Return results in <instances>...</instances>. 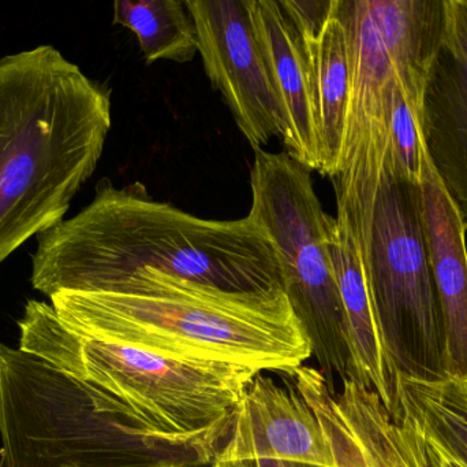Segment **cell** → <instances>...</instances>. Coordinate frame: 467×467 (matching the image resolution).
<instances>
[{
  "instance_id": "7a4b0ae2",
  "label": "cell",
  "mask_w": 467,
  "mask_h": 467,
  "mask_svg": "<svg viewBox=\"0 0 467 467\" xmlns=\"http://www.w3.org/2000/svg\"><path fill=\"white\" fill-rule=\"evenodd\" d=\"M49 299L74 334L177 361L294 376L312 356L283 288L232 292L144 269L104 292Z\"/></svg>"
},
{
  "instance_id": "ffe728a7",
  "label": "cell",
  "mask_w": 467,
  "mask_h": 467,
  "mask_svg": "<svg viewBox=\"0 0 467 467\" xmlns=\"http://www.w3.org/2000/svg\"><path fill=\"white\" fill-rule=\"evenodd\" d=\"M254 467H328L310 465V463L291 462V461L279 460H257L254 461Z\"/></svg>"
},
{
  "instance_id": "44dd1931",
  "label": "cell",
  "mask_w": 467,
  "mask_h": 467,
  "mask_svg": "<svg viewBox=\"0 0 467 467\" xmlns=\"http://www.w3.org/2000/svg\"><path fill=\"white\" fill-rule=\"evenodd\" d=\"M213 467H254L253 462H213Z\"/></svg>"
},
{
  "instance_id": "8fae6325",
  "label": "cell",
  "mask_w": 467,
  "mask_h": 467,
  "mask_svg": "<svg viewBox=\"0 0 467 467\" xmlns=\"http://www.w3.org/2000/svg\"><path fill=\"white\" fill-rule=\"evenodd\" d=\"M422 133L467 229V16L461 0H446L443 40L425 82Z\"/></svg>"
},
{
  "instance_id": "2e32d148",
  "label": "cell",
  "mask_w": 467,
  "mask_h": 467,
  "mask_svg": "<svg viewBox=\"0 0 467 467\" xmlns=\"http://www.w3.org/2000/svg\"><path fill=\"white\" fill-rule=\"evenodd\" d=\"M398 397L397 422L467 467V381L417 380L398 373Z\"/></svg>"
},
{
  "instance_id": "ba28073f",
  "label": "cell",
  "mask_w": 467,
  "mask_h": 467,
  "mask_svg": "<svg viewBox=\"0 0 467 467\" xmlns=\"http://www.w3.org/2000/svg\"><path fill=\"white\" fill-rule=\"evenodd\" d=\"M185 5L196 25L205 74L250 147L260 151L274 137L283 139L282 110L253 32L247 0H185Z\"/></svg>"
},
{
  "instance_id": "d6986e66",
  "label": "cell",
  "mask_w": 467,
  "mask_h": 467,
  "mask_svg": "<svg viewBox=\"0 0 467 467\" xmlns=\"http://www.w3.org/2000/svg\"><path fill=\"white\" fill-rule=\"evenodd\" d=\"M416 438L417 440H419L420 451H421L425 467H461L458 463H455L454 461L450 460L446 455L441 454L438 450L425 443L419 436H416Z\"/></svg>"
},
{
  "instance_id": "277c9868",
  "label": "cell",
  "mask_w": 467,
  "mask_h": 467,
  "mask_svg": "<svg viewBox=\"0 0 467 467\" xmlns=\"http://www.w3.org/2000/svg\"><path fill=\"white\" fill-rule=\"evenodd\" d=\"M18 328V347L81 381L123 438L186 450L199 463L215 462L242 395L258 373L81 336L46 302H27Z\"/></svg>"
},
{
  "instance_id": "6da1fadb",
  "label": "cell",
  "mask_w": 467,
  "mask_h": 467,
  "mask_svg": "<svg viewBox=\"0 0 467 467\" xmlns=\"http://www.w3.org/2000/svg\"><path fill=\"white\" fill-rule=\"evenodd\" d=\"M33 288L104 292L144 269L232 292L283 288L271 239L250 217L205 219L153 199L141 183L101 178L76 217L36 236Z\"/></svg>"
},
{
  "instance_id": "9c48e42d",
  "label": "cell",
  "mask_w": 467,
  "mask_h": 467,
  "mask_svg": "<svg viewBox=\"0 0 467 467\" xmlns=\"http://www.w3.org/2000/svg\"><path fill=\"white\" fill-rule=\"evenodd\" d=\"M293 377L320 421L334 467H425L416 435L392 419L375 392L353 380L337 392L315 367H299Z\"/></svg>"
},
{
  "instance_id": "ac0fdd59",
  "label": "cell",
  "mask_w": 467,
  "mask_h": 467,
  "mask_svg": "<svg viewBox=\"0 0 467 467\" xmlns=\"http://www.w3.org/2000/svg\"><path fill=\"white\" fill-rule=\"evenodd\" d=\"M112 22L137 36L147 65L188 63L199 54L196 25L181 0H117Z\"/></svg>"
},
{
  "instance_id": "7402d4cb",
  "label": "cell",
  "mask_w": 467,
  "mask_h": 467,
  "mask_svg": "<svg viewBox=\"0 0 467 467\" xmlns=\"http://www.w3.org/2000/svg\"><path fill=\"white\" fill-rule=\"evenodd\" d=\"M153 467H188V466L178 465V463L164 462V463H159V465H156V466H153Z\"/></svg>"
},
{
  "instance_id": "e0dca14e",
  "label": "cell",
  "mask_w": 467,
  "mask_h": 467,
  "mask_svg": "<svg viewBox=\"0 0 467 467\" xmlns=\"http://www.w3.org/2000/svg\"><path fill=\"white\" fill-rule=\"evenodd\" d=\"M428 71L409 69L395 74L384 96L380 129L392 169L416 186H421L428 158L422 133Z\"/></svg>"
},
{
  "instance_id": "52a82bcc",
  "label": "cell",
  "mask_w": 467,
  "mask_h": 467,
  "mask_svg": "<svg viewBox=\"0 0 467 467\" xmlns=\"http://www.w3.org/2000/svg\"><path fill=\"white\" fill-rule=\"evenodd\" d=\"M337 13L350 73L343 170L362 142L380 132L395 74L430 70L443 40L446 0H337Z\"/></svg>"
},
{
  "instance_id": "30bf717a",
  "label": "cell",
  "mask_w": 467,
  "mask_h": 467,
  "mask_svg": "<svg viewBox=\"0 0 467 467\" xmlns=\"http://www.w3.org/2000/svg\"><path fill=\"white\" fill-rule=\"evenodd\" d=\"M257 460L334 467L315 411L298 389L277 386L264 373H257L247 384L215 462Z\"/></svg>"
},
{
  "instance_id": "3957f363",
  "label": "cell",
  "mask_w": 467,
  "mask_h": 467,
  "mask_svg": "<svg viewBox=\"0 0 467 467\" xmlns=\"http://www.w3.org/2000/svg\"><path fill=\"white\" fill-rule=\"evenodd\" d=\"M111 122V88L51 44L0 58V263L63 221Z\"/></svg>"
},
{
  "instance_id": "7c38bea8",
  "label": "cell",
  "mask_w": 467,
  "mask_h": 467,
  "mask_svg": "<svg viewBox=\"0 0 467 467\" xmlns=\"http://www.w3.org/2000/svg\"><path fill=\"white\" fill-rule=\"evenodd\" d=\"M280 2L301 38L317 129L318 173L331 178L342 170L350 90L348 38L337 0Z\"/></svg>"
},
{
  "instance_id": "8992f818",
  "label": "cell",
  "mask_w": 467,
  "mask_h": 467,
  "mask_svg": "<svg viewBox=\"0 0 467 467\" xmlns=\"http://www.w3.org/2000/svg\"><path fill=\"white\" fill-rule=\"evenodd\" d=\"M252 206L247 217L271 239L283 291L312 347L320 372L354 381L348 321L329 257L334 217L324 211L310 170L287 153L255 151L250 169Z\"/></svg>"
},
{
  "instance_id": "9a60e30c",
  "label": "cell",
  "mask_w": 467,
  "mask_h": 467,
  "mask_svg": "<svg viewBox=\"0 0 467 467\" xmlns=\"http://www.w3.org/2000/svg\"><path fill=\"white\" fill-rule=\"evenodd\" d=\"M329 257L348 321L354 381L375 392L392 419H400L398 372L387 354L350 227L342 214L328 233Z\"/></svg>"
},
{
  "instance_id": "5b68a950",
  "label": "cell",
  "mask_w": 467,
  "mask_h": 467,
  "mask_svg": "<svg viewBox=\"0 0 467 467\" xmlns=\"http://www.w3.org/2000/svg\"><path fill=\"white\" fill-rule=\"evenodd\" d=\"M350 227L387 354L400 375L444 378V337L422 222L421 186L389 164L384 133L370 134L331 177Z\"/></svg>"
},
{
  "instance_id": "4fadbf2b",
  "label": "cell",
  "mask_w": 467,
  "mask_h": 467,
  "mask_svg": "<svg viewBox=\"0 0 467 467\" xmlns=\"http://www.w3.org/2000/svg\"><path fill=\"white\" fill-rule=\"evenodd\" d=\"M421 207L443 325L444 376L467 381V229L430 158L422 175Z\"/></svg>"
},
{
  "instance_id": "5bb4252c",
  "label": "cell",
  "mask_w": 467,
  "mask_h": 467,
  "mask_svg": "<svg viewBox=\"0 0 467 467\" xmlns=\"http://www.w3.org/2000/svg\"><path fill=\"white\" fill-rule=\"evenodd\" d=\"M253 32L285 121L291 158L320 172L317 129L301 38L280 0H247Z\"/></svg>"
},
{
  "instance_id": "603a6c76",
  "label": "cell",
  "mask_w": 467,
  "mask_h": 467,
  "mask_svg": "<svg viewBox=\"0 0 467 467\" xmlns=\"http://www.w3.org/2000/svg\"><path fill=\"white\" fill-rule=\"evenodd\" d=\"M461 2H462L463 10H465L467 16V0H461Z\"/></svg>"
}]
</instances>
